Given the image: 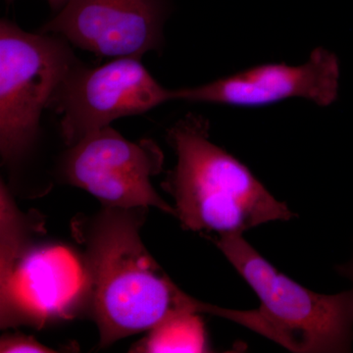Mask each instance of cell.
Masks as SVG:
<instances>
[{
	"label": "cell",
	"instance_id": "1",
	"mask_svg": "<svg viewBox=\"0 0 353 353\" xmlns=\"http://www.w3.org/2000/svg\"><path fill=\"white\" fill-rule=\"evenodd\" d=\"M148 211L104 206L74 222V236L83 246L85 311L99 329L101 348L178 315H214L216 305L183 292L146 250L141 229Z\"/></svg>",
	"mask_w": 353,
	"mask_h": 353
},
{
	"label": "cell",
	"instance_id": "2",
	"mask_svg": "<svg viewBox=\"0 0 353 353\" xmlns=\"http://www.w3.org/2000/svg\"><path fill=\"white\" fill-rule=\"evenodd\" d=\"M167 141L176 163L162 188L175 201L183 229L216 236L243 234L294 217L248 166L211 141L208 121L201 116L179 120L167 131Z\"/></svg>",
	"mask_w": 353,
	"mask_h": 353
},
{
	"label": "cell",
	"instance_id": "3",
	"mask_svg": "<svg viewBox=\"0 0 353 353\" xmlns=\"http://www.w3.org/2000/svg\"><path fill=\"white\" fill-rule=\"evenodd\" d=\"M211 240L260 301L259 307L253 310L221 308L219 317L252 330L292 352L352 350L353 289L336 294H317L278 271L243 234Z\"/></svg>",
	"mask_w": 353,
	"mask_h": 353
},
{
	"label": "cell",
	"instance_id": "4",
	"mask_svg": "<svg viewBox=\"0 0 353 353\" xmlns=\"http://www.w3.org/2000/svg\"><path fill=\"white\" fill-rule=\"evenodd\" d=\"M41 215H28L0 185L1 328L74 317L85 311L87 284L81 255L37 241Z\"/></svg>",
	"mask_w": 353,
	"mask_h": 353
},
{
	"label": "cell",
	"instance_id": "5",
	"mask_svg": "<svg viewBox=\"0 0 353 353\" xmlns=\"http://www.w3.org/2000/svg\"><path fill=\"white\" fill-rule=\"evenodd\" d=\"M77 61L66 39L0 22V152L12 166L38 138L43 109Z\"/></svg>",
	"mask_w": 353,
	"mask_h": 353
},
{
	"label": "cell",
	"instance_id": "6",
	"mask_svg": "<svg viewBox=\"0 0 353 353\" xmlns=\"http://www.w3.org/2000/svg\"><path fill=\"white\" fill-rule=\"evenodd\" d=\"M171 101L174 90L162 87L141 58L120 57L90 69L77 63L48 108L61 116L62 138L72 146L113 121Z\"/></svg>",
	"mask_w": 353,
	"mask_h": 353
},
{
	"label": "cell",
	"instance_id": "7",
	"mask_svg": "<svg viewBox=\"0 0 353 353\" xmlns=\"http://www.w3.org/2000/svg\"><path fill=\"white\" fill-rule=\"evenodd\" d=\"M164 154L152 139L128 141L108 126L70 146L62 176L70 185L97 197L106 208H157L175 216L152 183L162 171Z\"/></svg>",
	"mask_w": 353,
	"mask_h": 353
},
{
	"label": "cell",
	"instance_id": "8",
	"mask_svg": "<svg viewBox=\"0 0 353 353\" xmlns=\"http://www.w3.org/2000/svg\"><path fill=\"white\" fill-rule=\"evenodd\" d=\"M170 0H71L41 32L58 34L102 57L161 50Z\"/></svg>",
	"mask_w": 353,
	"mask_h": 353
},
{
	"label": "cell",
	"instance_id": "9",
	"mask_svg": "<svg viewBox=\"0 0 353 353\" xmlns=\"http://www.w3.org/2000/svg\"><path fill=\"white\" fill-rule=\"evenodd\" d=\"M340 63L318 48L303 64L265 63L194 88L174 90V101L259 108L290 99L329 106L338 99Z\"/></svg>",
	"mask_w": 353,
	"mask_h": 353
},
{
	"label": "cell",
	"instance_id": "10",
	"mask_svg": "<svg viewBox=\"0 0 353 353\" xmlns=\"http://www.w3.org/2000/svg\"><path fill=\"white\" fill-rule=\"evenodd\" d=\"M134 352H208V334L199 313H185L148 331L131 350Z\"/></svg>",
	"mask_w": 353,
	"mask_h": 353
},
{
	"label": "cell",
	"instance_id": "11",
	"mask_svg": "<svg viewBox=\"0 0 353 353\" xmlns=\"http://www.w3.org/2000/svg\"><path fill=\"white\" fill-rule=\"evenodd\" d=\"M0 352L1 353H22V352H36V353H48L57 352V350L52 348L41 345L36 339L32 336H19V334H14V336H2L0 341Z\"/></svg>",
	"mask_w": 353,
	"mask_h": 353
},
{
	"label": "cell",
	"instance_id": "12",
	"mask_svg": "<svg viewBox=\"0 0 353 353\" xmlns=\"http://www.w3.org/2000/svg\"><path fill=\"white\" fill-rule=\"evenodd\" d=\"M6 1L8 2V3H10V2H13L14 0H6ZM70 1H71V0H48V2L50 3L52 10L57 11V12L61 11L62 9H63L64 7L66 6Z\"/></svg>",
	"mask_w": 353,
	"mask_h": 353
}]
</instances>
